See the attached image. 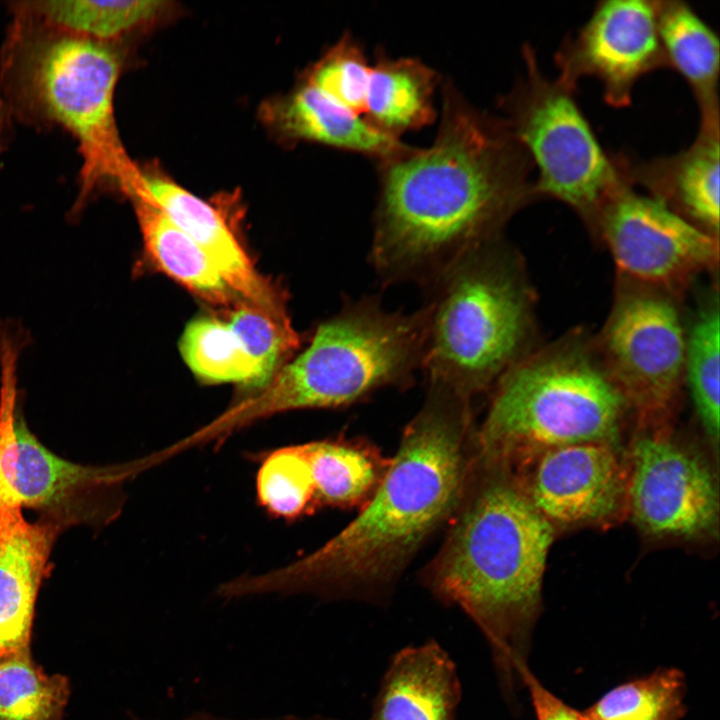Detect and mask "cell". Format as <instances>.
Masks as SVG:
<instances>
[{
	"mask_svg": "<svg viewBox=\"0 0 720 720\" xmlns=\"http://www.w3.org/2000/svg\"><path fill=\"white\" fill-rule=\"evenodd\" d=\"M437 133L377 163L370 263L383 284L425 288L474 250L501 239L532 200L533 164L503 117L441 85Z\"/></svg>",
	"mask_w": 720,
	"mask_h": 720,
	"instance_id": "cell-1",
	"label": "cell"
},
{
	"mask_svg": "<svg viewBox=\"0 0 720 720\" xmlns=\"http://www.w3.org/2000/svg\"><path fill=\"white\" fill-rule=\"evenodd\" d=\"M475 431L472 402L428 387L359 515L312 553L226 582V595L309 593L385 602L416 552L456 513L474 465Z\"/></svg>",
	"mask_w": 720,
	"mask_h": 720,
	"instance_id": "cell-2",
	"label": "cell"
},
{
	"mask_svg": "<svg viewBox=\"0 0 720 720\" xmlns=\"http://www.w3.org/2000/svg\"><path fill=\"white\" fill-rule=\"evenodd\" d=\"M451 520L424 584L478 626L501 688L512 700L542 611L546 563L557 532L528 503L509 468L476 460Z\"/></svg>",
	"mask_w": 720,
	"mask_h": 720,
	"instance_id": "cell-3",
	"label": "cell"
},
{
	"mask_svg": "<svg viewBox=\"0 0 720 720\" xmlns=\"http://www.w3.org/2000/svg\"><path fill=\"white\" fill-rule=\"evenodd\" d=\"M427 325L425 305L405 313L384 309L376 296L349 300L319 324L302 353L204 433L218 440L278 413L345 407L384 388H408L421 369Z\"/></svg>",
	"mask_w": 720,
	"mask_h": 720,
	"instance_id": "cell-4",
	"label": "cell"
},
{
	"mask_svg": "<svg viewBox=\"0 0 720 720\" xmlns=\"http://www.w3.org/2000/svg\"><path fill=\"white\" fill-rule=\"evenodd\" d=\"M490 392L487 413L475 431V459L510 469L565 445H621L632 418L595 339L584 331L533 349Z\"/></svg>",
	"mask_w": 720,
	"mask_h": 720,
	"instance_id": "cell-5",
	"label": "cell"
},
{
	"mask_svg": "<svg viewBox=\"0 0 720 720\" xmlns=\"http://www.w3.org/2000/svg\"><path fill=\"white\" fill-rule=\"evenodd\" d=\"M426 288L421 370L428 387L472 402L535 349V293L520 255L501 239L467 254Z\"/></svg>",
	"mask_w": 720,
	"mask_h": 720,
	"instance_id": "cell-6",
	"label": "cell"
},
{
	"mask_svg": "<svg viewBox=\"0 0 720 720\" xmlns=\"http://www.w3.org/2000/svg\"><path fill=\"white\" fill-rule=\"evenodd\" d=\"M13 11L2 62L10 104L26 119L59 126L76 139L83 158L79 205L103 182L122 188L136 167L125 155L114 118L118 52L110 42Z\"/></svg>",
	"mask_w": 720,
	"mask_h": 720,
	"instance_id": "cell-7",
	"label": "cell"
},
{
	"mask_svg": "<svg viewBox=\"0 0 720 720\" xmlns=\"http://www.w3.org/2000/svg\"><path fill=\"white\" fill-rule=\"evenodd\" d=\"M522 56L524 73L499 102L503 118L537 168V199L565 203L590 227L605 196L623 178L616 155L601 147L575 91L543 74L529 44Z\"/></svg>",
	"mask_w": 720,
	"mask_h": 720,
	"instance_id": "cell-8",
	"label": "cell"
},
{
	"mask_svg": "<svg viewBox=\"0 0 720 720\" xmlns=\"http://www.w3.org/2000/svg\"><path fill=\"white\" fill-rule=\"evenodd\" d=\"M680 299L618 278L608 318L595 337L635 428L673 426L684 389L686 325Z\"/></svg>",
	"mask_w": 720,
	"mask_h": 720,
	"instance_id": "cell-9",
	"label": "cell"
},
{
	"mask_svg": "<svg viewBox=\"0 0 720 720\" xmlns=\"http://www.w3.org/2000/svg\"><path fill=\"white\" fill-rule=\"evenodd\" d=\"M17 355L11 339L0 340V504L35 510L66 528L97 518L101 501L135 477L132 463L81 465L46 448L17 409Z\"/></svg>",
	"mask_w": 720,
	"mask_h": 720,
	"instance_id": "cell-10",
	"label": "cell"
},
{
	"mask_svg": "<svg viewBox=\"0 0 720 720\" xmlns=\"http://www.w3.org/2000/svg\"><path fill=\"white\" fill-rule=\"evenodd\" d=\"M626 454L627 516L642 534L686 543L718 538L717 464L673 426L635 428Z\"/></svg>",
	"mask_w": 720,
	"mask_h": 720,
	"instance_id": "cell-11",
	"label": "cell"
},
{
	"mask_svg": "<svg viewBox=\"0 0 720 720\" xmlns=\"http://www.w3.org/2000/svg\"><path fill=\"white\" fill-rule=\"evenodd\" d=\"M590 229L609 249L618 278L678 299L698 275L718 268L719 238L635 190L624 174L599 205Z\"/></svg>",
	"mask_w": 720,
	"mask_h": 720,
	"instance_id": "cell-12",
	"label": "cell"
},
{
	"mask_svg": "<svg viewBox=\"0 0 720 720\" xmlns=\"http://www.w3.org/2000/svg\"><path fill=\"white\" fill-rule=\"evenodd\" d=\"M510 470L528 503L556 532L608 527L627 516L628 462L622 445L556 447Z\"/></svg>",
	"mask_w": 720,
	"mask_h": 720,
	"instance_id": "cell-13",
	"label": "cell"
},
{
	"mask_svg": "<svg viewBox=\"0 0 720 720\" xmlns=\"http://www.w3.org/2000/svg\"><path fill=\"white\" fill-rule=\"evenodd\" d=\"M557 79L576 90L580 78L601 82L605 101L616 108L631 103L635 83L668 62L657 27L656 1L606 0L561 44L555 56Z\"/></svg>",
	"mask_w": 720,
	"mask_h": 720,
	"instance_id": "cell-14",
	"label": "cell"
},
{
	"mask_svg": "<svg viewBox=\"0 0 720 720\" xmlns=\"http://www.w3.org/2000/svg\"><path fill=\"white\" fill-rule=\"evenodd\" d=\"M127 195L158 207L202 249L245 303L276 316H287L282 297L255 269L233 232L211 205L168 179L142 172Z\"/></svg>",
	"mask_w": 720,
	"mask_h": 720,
	"instance_id": "cell-15",
	"label": "cell"
},
{
	"mask_svg": "<svg viewBox=\"0 0 720 720\" xmlns=\"http://www.w3.org/2000/svg\"><path fill=\"white\" fill-rule=\"evenodd\" d=\"M65 528L45 517L28 521L20 507L0 504V655L30 648L37 595Z\"/></svg>",
	"mask_w": 720,
	"mask_h": 720,
	"instance_id": "cell-16",
	"label": "cell"
},
{
	"mask_svg": "<svg viewBox=\"0 0 720 720\" xmlns=\"http://www.w3.org/2000/svg\"><path fill=\"white\" fill-rule=\"evenodd\" d=\"M719 138V115L701 117L694 142L676 155L640 162L617 158L633 185L719 238Z\"/></svg>",
	"mask_w": 720,
	"mask_h": 720,
	"instance_id": "cell-17",
	"label": "cell"
},
{
	"mask_svg": "<svg viewBox=\"0 0 720 720\" xmlns=\"http://www.w3.org/2000/svg\"><path fill=\"white\" fill-rule=\"evenodd\" d=\"M460 699L454 662L430 640L392 657L369 720H455Z\"/></svg>",
	"mask_w": 720,
	"mask_h": 720,
	"instance_id": "cell-18",
	"label": "cell"
},
{
	"mask_svg": "<svg viewBox=\"0 0 720 720\" xmlns=\"http://www.w3.org/2000/svg\"><path fill=\"white\" fill-rule=\"evenodd\" d=\"M439 74L416 57H390L378 49L371 71L363 118L374 129L400 140L407 132L437 119L435 96Z\"/></svg>",
	"mask_w": 720,
	"mask_h": 720,
	"instance_id": "cell-19",
	"label": "cell"
},
{
	"mask_svg": "<svg viewBox=\"0 0 720 720\" xmlns=\"http://www.w3.org/2000/svg\"><path fill=\"white\" fill-rule=\"evenodd\" d=\"M277 122L288 136L356 153L377 163L404 152L409 145L380 133L306 83L280 103Z\"/></svg>",
	"mask_w": 720,
	"mask_h": 720,
	"instance_id": "cell-20",
	"label": "cell"
},
{
	"mask_svg": "<svg viewBox=\"0 0 720 720\" xmlns=\"http://www.w3.org/2000/svg\"><path fill=\"white\" fill-rule=\"evenodd\" d=\"M131 199L145 250L162 272L210 305L229 311L244 302L202 249L158 207L138 197Z\"/></svg>",
	"mask_w": 720,
	"mask_h": 720,
	"instance_id": "cell-21",
	"label": "cell"
},
{
	"mask_svg": "<svg viewBox=\"0 0 720 720\" xmlns=\"http://www.w3.org/2000/svg\"><path fill=\"white\" fill-rule=\"evenodd\" d=\"M657 27L668 66L688 82L701 116L719 114V39L685 2L656 1Z\"/></svg>",
	"mask_w": 720,
	"mask_h": 720,
	"instance_id": "cell-22",
	"label": "cell"
},
{
	"mask_svg": "<svg viewBox=\"0 0 720 720\" xmlns=\"http://www.w3.org/2000/svg\"><path fill=\"white\" fill-rule=\"evenodd\" d=\"M317 505L362 507L375 493L390 460L368 444L322 440L303 444Z\"/></svg>",
	"mask_w": 720,
	"mask_h": 720,
	"instance_id": "cell-23",
	"label": "cell"
},
{
	"mask_svg": "<svg viewBox=\"0 0 720 720\" xmlns=\"http://www.w3.org/2000/svg\"><path fill=\"white\" fill-rule=\"evenodd\" d=\"M720 308L718 290L712 291L686 326L684 387L697 421L718 456Z\"/></svg>",
	"mask_w": 720,
	"mask_h": 720,
	"instance_id": "cell-24",
	"label": "cell"
},
{
	"mask_svg": "<svg viewBox=\"0 0 720 720\" xmlns=\"http://www.w3.org/2000/svg\"><path fill=\"white\" fill-rule=\"evenodd\" d=\"M164 4L156 0H54L14 2L12 8L51 27L110 42L151 20Z\"/></svg>",
	"mask_w": 720,
	"mask_h": 720,
	"instance_id": "cell-25",
	"label": "cell"
},
{
	"mask_svg": "<svg viewBox=\"0 0 720 720\" xmlns=\"http://www.w3.org/2000/svg\"><path fill=\"white\" fill-rule=\"evenodd\" d=\"M686 688L681 670L658 668L613 687L581 712L584 720H681Z\"/></svg>",
	"mask_w": 720,
	"mask_h": 720,
	"instance_id": "cell-26",
	"label": "cell"
},
{
	"mask_svg": "<svg viewBox=\"0 0 720 720\" xmlns=\"http://www.w3.org/2000/svg\"><path fill=\"white\" fill-rule=\"evenodd\" d=\"M69 693L66 677L46 674L30 648L0 655V720H61Z\"/></svg>",
	"mask_w": 720,
	"mask_h": 720,
	"instance_id": "cell-27",
	"label": "cell"
},
{
	"mask_svg": "<svg viewBox=\"0 0 720 720\" xmlns=\"http://www.w3.org/2000/svg\"><path fill=\"white\" fill-rule=\"evenodd\" d=\"M179 348L186 364L201 380L258 388L257 366L228 321L212 316L192 320Z\"/></svg>",
	"mask_w": 720,
	"mask_h": 720,
	"instance_id": "cell-28",
	"label": "cell"
},
{
	"mask_svg": "<svg viewBox=\"0 0 720 720\" xmlns=\"http://www.w3.org/2000/svg\"><path fill=\"white\" fill-rule=\"evenodd\" d=\"M259 504L270 514L295 519L317 505L311 469L303 444L276 449L256 477Z\"/></svg>",
	"mask_w": 720,
	"mask_h": 720,
	"instance_id": "cell-29",
	"label": "cell"
},
{
	"mask_svg": "<svg viewBox=\"0 0 720 720\" xmlns=\"http://www.w3.org/2000/svg\"><path fill=\"white\" fill-rule=\"evenodd\" d=\"M228 312V323L257 366L259 390L298 348L299 336L287 316H276L245 302Z\"/></svg>",
	"mask_w": 720,
	"mask_h": 720,
	"instance_id": "cell-30",
	"label": "cell"
},
{
	"mask_svg": "<svg viewBox=\"0 0 720 720\" xmlns=\"http://www.w3.org/2000/svg\"><path fill=\"white\" fill-rule=\"evenodd\" d=\"M370 71L371 63L364 47L346 31L316 63L307 83L345 109L363 117Z\"/></svg>",
	"mask_w": 720,
	"mask_h": 720,
	"instance_id": "cell-31",
	"label": "cell"
},
{
	"mask_svg": "<svg viewBox=\"0 0 720 720\" xmlns=\"http://www.w3.org/2000/svg\"><path fill=\"white\" fill-rule=\"evenodd\" d=\"M519 680L528 689L536 720H584L581 711L545 688L528 665L519 670Z\"/></svg>",
	"mask_w": 720,
	"mask_h": 720,
	"instance_id": "cell-32",
	"label": "cell"
},
{
	"mask_svg": "<svg viewBox=\"0 0 720 720\" xmlns=\"http://www.w3.org/2000/svg\"><path fill=\"white\" fill-rule=\"evenodd\" d=\"M134 720H140V719H134ZM183 720H232V719H226V718H220L216 717L207 713H196L191 715L190 717H187ZM269 720H337V719H331L327 717L322 716H313V717H298V716H285L282 718L277 719H269Z\"/></svg>",
	"mask_w": 720,
	"mask_h": 720,
	"instance_id": "cell-33",
	"label": "cell"
},
{
	"mask_svg": "<svg viewBox=\"0 0 720 720\" xmlns=\"http://www.w3.org/2000/svg\"><path fill=\"white\" fill-rule=\"evenodd\" d=\"M8 116V105L0 99V149L3 141V136L8 125Z\"/></svg>",
	"mask_w": 720,
	"mask_h": 720,
	"instance_id": "cell-34",
	"label": "cell"
}]
</instances>
